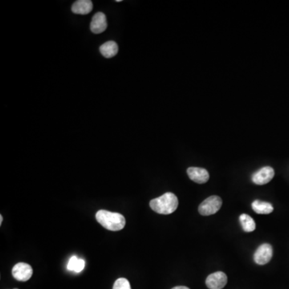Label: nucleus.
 <instances>
[{
  "mask_svg": "<svg viewBox=\"0 0 289 289\" xmlns=\"http://www.w3.org/2000/svg\"><path fill=\"white\" fill-rule=\"evenodd\" d=\"M96 218L101 226L109 230L118 231L126 226V218L119 213L100 210L96 214Z\"/></svg>",
  "mask_w": 289,
  "mask_h": 289,
  "instance_id": "nucleus-1",
  "label": "nucleus"
},
{
  "mask_svg": "<svg viewBox=\"0 0 289 289\" xmlns=\"http://www.w3.org/2000/svg\"><path fill=\"white\" fill-rule=\"evenodd\" d=\"M150 206L152 210L158 214H170L178 208V199L175 194L167 192L162 196L152 199Z\"/></svg>",
  "mask_w": 289,
  "mask_h": 289,
  "instance_id": "nucleus-2",
  "label": "nucleus"
},
{
  "mask_svg": "<svg viewBox=\"0 0 289 289\" xmlns=\"http://www.w3.org/2000/svg\"><path fill=\"white\" fill-rule=\"evenodd\" d=\"M222 205L220 197L213 195L206 198L198 206V212L204 216H208L218 212Z\"/></svg>",
  "mask_w": 289,
  "mask_h": 289,
  "instance_id": "nucleus-3",
  "label": "nucleus"
},
{
  "mask_svg": "<svg viewBox=\"0 0 289 289\" xmlns=\"http://www.w3.org/2000/svg\"><path fill=\"white\" fill-rule=\"evenodd\" d=\"M273 249L271 245L268 243H263L260 245L255 254H254V260L255 263L259 265H264L269 263L272 258Z\"/></svg>",
  "mask_w": 289,
  "mask_h": 289,
  "instance_id": "nucleus-4",
  "label": "nucleus"
},
{
  "mask_svg": "<svg viewBox=\"0 0 289 289\" xmlns=\"http://www.w3.org/2000/svg\"><path fill=\"white\" fill-rule=\"evenodd\" d=\"M33 274V267L26 263H18L13 268V277L18 281L25 282L29 280Z\"/></svg>",
  "mask_w": 289,
  "mask_h": 289,
  "instance_id": "nucleus-5",
  "label": "nucleus"
},
{
  "mask_svg": "<svg viewBox=\"0 0 289 289\" xmlns=\"http://www.w3.org/2000/svg\"><path fill=\"white\" fill-rule=\"evenodd\" d=\"M275 171L271 166H264L252 175V182L256 185H265L274 178Z\"/></svg>",
  "mask_w": 289,
  "mask_h": 289,
  "instance_id": "nucleus-6",
  "label": "nucleus"
},
{
  "mask_svg": "<svg viewBox=\"0 0 289 289\" xmlns=\"http://www.w3.org/2000/svg\"><path fill=\"white\" fill-rule=\"evenodd\" d=\"M227 283V276L222 271L212 273L207 276L206 284L210 289H222Z\"/></svg>",
  "mask_w": 289,
  "mask_h": 289,
  "instance_id": "nucleus-7",
  "label": "nucleus"
},
{
  "mask_svg": "<svg viewBox=\"0 0 289 289\" xmlns=\"http://www.w3.org/2000/svg\"><path fill=\"white\" fill-rule=\"evenodd\" d=\"M189 178L198 184H203L209 180L210 175L207 170L203 168L190 167L187 169Z\"/></svg>",
  "mask_w": 289,
  "mask_h": 289,
  "instance_id": "nucleus-8",
  "label": "nucleus"
},
{
  "mask_svg": "<svg viewBox=\"0 0 289 289\" xmlns=\"http://www.w3.org/2000/svg\"><path fill=\"white\" fill-rule=\"evenodd\" d=\"M107 29L106 17L103 13H97L94 15L92 20L90 29L94 34H101Z\"/></svg>",
  "mask_w": 289,
  "mask_h": 289,
  "instance_id": "nucleus-9",
  "label": "nucleus"
},
{
  "mask_svg": "<svg viewBox=\"0 0 289 289\" xmlns=\"http://www.w3.org/2000/svg\"><path fill=\"white\" fill-rule=\"evenodd\" d=\"M93 5L91 0H78L72 6L73 13L78 15H87L93 10Z\"/></svg>",
  "mask_w": 289,
  "mask_h": 289,
  "instance_id": "nucleus-10",
  "label": "nucleus"
},
{
  "mask_svg": "<svg viewBox=\"0 0 289 289\" xmlns=\"http://www.w3.org/2000/svg\"><path fill=\"white\" fill-rule=\"evenodd\" d=\"M100 52L103 57L112 58L118 53V45L114 41H108L100 47Z\"/></svg>",
  "mask_w": 289,
  "mask_h": 289,
  "instance_id": "nucleus-11",
  "label": "nucleus"
},
{
  "mask_svg": "<svg viewBox=\"0 0 289 289\" xmlns=\"http://www.w3.org/2000/svg\"><path fill=\"white\" fill-rule=\"evenodd\" d=\"M252 209L255 213L259 214H267L272 212V205L267 202H263L260 200H255L252 202Z\"/></svg>",
  "mask_w": 289,
  "mask_h": 289,
  "instance_id": "nucleus-12",
  "label": "nucleus"
},
{
  "mask_svg": "<svg viewBox=\"0 0 289 289\" xmlns=\"http://www.w3.org/2000/svg\"><path fill=\"white\" fill-rule=\"evenodd\" d=\"M85 267V262L84 259H79L77 256H72L68 263L67 268L69 271L79 273L83 271Z\"/></svg>",
  "mask_w": 289,
  "mask_h": 289,
  "instance_id": "nucleus-13",
  "label": "nucleus"
},
{
  "mask_svg": "<svg viewBox=\"0 0 289 289\" xmlns=\"http://www.w3.org/2000/svg\"><path fill=\"white\" fill-rule=\"evenodd\" d=\"M241 226L243 227V230L246 232H251L255 230V222L252 218L248 214H241L239 217Z\"/></svg>",
  "mask_w": 289,
  "mask_h": 289,
  "instance_id": "nucleus-14",
  "label": "nucleus"
},
{
  "mask_svg": "<svg viewBox=\"0 0 289 289\" xmlns=\"http://www.w3.org/2000/svg\"><path fill=\"white\" fill-rule=\"evenodd\" d=\"M113 289H131V286L127 279L119 278L115 281Z\"/></svg>",
  "mask_w": 289,
  "mask_h": 289,
  "instance_id": "nucleus-15",
  "label": "nucleus"
},
{
  "mask_svg": "<svg viewBox=\"0 0 289 289\" xmlns=\"http://www.w3.org/2000/svg\"><path fill=\"white\" fill-rule=\"evenodd\" d=\"M172 289H190L186 286H177V287H173Z\"/></svg>",
  "mask_w": 289,
  "mask_h": 289,
  "instance_id": "nucleus-16",
  "label": "nucleus"
},
{
  "mask_svg": "<svg viewBox=\"0 0 289 289\" xmlns=\"http://www.w3.org/2000/svg\"><path fill=\"white\" fill-rule=\"evenodd\" d=\"M3 222V216L2 215H0V225L2 224Z\"/></svg>",
  "mask_w": 289,
  "mask_h": 289,
  "instance_id": "nucleus-17",
  "label": "nucleus"
},
{
  "mask_svg": "<svg viewBox=\"0 0 289 289\" xmlns=\"http://www.w3.org/2000/svg\"><path fill=\"white\" fill-rule=\"evenodd\" d=\"M116 2H118V3L122 2V0H117V1H116Z\"/></svg>",
  "mask_w": 289,
  "mask_h": 289,
  "instance_id": "nucleus-18",
  "label": "nucleus"
},
{
  "mask_svg": "<svg viewBox=\"0 0 289 289\" xmlns=\"http://www.w3.org/2000/svg\"><path fill=\"white\" fill-rule=\"evenodd\" d=\"M14 289H18V288H14Z\"/></svg>",
  "mask_w": 289,
  "mask_h": 289,
  "instance_id": "nucleus-19",
  "label": "nucleus"
}]
</instances>
